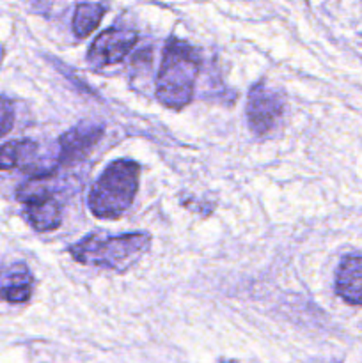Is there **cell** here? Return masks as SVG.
<instances>
[{
	"label": "cell",
	"mask_w": 362,
	"mask_h": 363,
	"mask_svg": "<svg viewBox=\"0 0 362 363\" xmlns=\"http://www.w3.org/2000/svg\"><path fill=\"white\" fill-rule=\"evenodd\" d=\"M199 67L201 55L194 46L181 39H169L156 77V99L167 108H185L194 98Z\"/></svg>",
	"instance_id": "1"
},
{
	"label": "cell",
	"mask_w": 362,
	"mask_h": 363,
	"mask_svg": "<svg viewBox=\"0 0 362 363\" xmlns=\"http://www.w3.org/2000/svg\"><path fill=\"white\" fill-rule=\"evenodd\" d=\"M151 238L144 233L119 234V236H91L82 238L67 248L71 257L84 266H96L114 272H124L149 250Z\"/></svg>",
	"instance_id": "2"
},
{
	"label": "cell",
	"mask_w": 362,
	"mask_h": 363,
	"mask_svg": "<svg viewBox=\"0 0 362 363\" xmlns=\"http://www.w3.org/2000/svg\"><path fill=\"white\" fill-rule=\"evenodd\" d=\"M141 167L133 160H116L92 184L87 206L96 218H117L133 204Z\"/></svg>",
	"instance_id": "3"
},
{
	"label": "cell",
	"mask_w": 362,
	"mask_h": 363,
	"mask_svg": "<svg viewBox=\"0 0 362 363\" xmlns=\"http://www.w3.org/2000/svg\"><path fill=\"white\" fill-rule=\"evenodd\" d=\"M284 112V99L280 92L265 84H256L248 92L247 119L248 126L259 137L268 135L277 128Z\"/></svg>",
	"instance_id": "4"
},
{
	"label": "cell",
	"mask_w": 362,
	"mask_h": 363,
	"mask_svg": "<svg viewBox=\"0 0 362 363\" xmlns=\"http://www.w3.org/2000/svg\"><path fill=\"white\" fill-rule=\"evenodd\" d=\"M137 39L138 34L130 28H106L92 41L87 52L89 64L96 69L119 64L133 50Z\"/></svg>",
	"instance_id": "5"
},
{
	"label": "cell",
	"mask_w": 362,
	"mask_h": 363,
	"mask_svg": "<svg viewBox=\"0 0 362 363\" xmlns=\"http://www.w3.org/2000/svg\"><path fill=\"white\" fill-rule=\"evenodd\" d=\"M102 137L103 126L94 123L78 124L73 130L60 135L57 165H75V163L82 162Z\"/></svg>",
	"instance_id": "6"
},
{
	"label": "cell",
	"mask_w": 362,
	"mask_h": 363,
	"mask_svg": "<svg viewBox=\"0 0 362 363\" xmlns=\"http://www.w3.org/2000/svg\"><path fill=\"white\" fill-rule=\"evenodd\" d=\"M336 293L348 305L362 307V255H348L336 273Z\"/></svg>",
	"instance_id": "7"
},
{
	"label": "cell",
	"mask_w": 362,
	"mask_h": 363,
	"mask_svg": "<svg viewBox=\"0 0 362 363\" xmlns=\"http://www.w3.org/2000/svg\"><path fill=\"white\" fill-rule=\"evenodd\" d=\"M25 218L38 233L55 230L62 222L60 206L53 197L25 204Z\"/></svg>",
	"instance_id": "8"
},
{
	"label": "cell",
	"mask_w": 362,
	"mask_h": 363,
	"mask_svg": "<svg viewBox=\"0 0 362 363\" xmlns=\"http://www.w3.org/2000/svg\"><path fill=\"white\" fill-rule=\"evenodd\" d=\"M38 144L34 140H13L0 145V170L21 169L25 170L28 165L38 160Z\"/></svg>",
	"instance_id": "9"
},
{
	"label": "cell",
	"mask_w": 362,
	"mask_h": 363,
	"mask_svg": "<svg viewBox=\"0 0 362 363\" xmlns=\"http://www.w3.org/2000/svg\"><path fill=\"white\" fill-rule=\"evenodd\" d=\"M32 289H34V280L27 268L14 269L0 289V298L9 303H25L32 296Z\"/></svg>",
	"instance_id": "10"
},
{
	"label": "cell",
	"mask_w": 362,
	"mask_h": 363,
	"mask_svg": "<svg viewBox=\"0 0 362 363\" xmlns=\"http://www.w3.org/2000/svg\"><path fill=\"white\" fill-rule=\"evenodd\" d=\"M103 14H105V6L102 4H78L73 14V23H71L73 34L78 39L87 38L98 28Z\"/></svg>",
	"instance_id": "11"
},
{
	"label": "cell",
	"mask_w": 362,
	"mask_h": 363,
	"mask_svg": "<svg viewBox=\"0 0 362 363\" xmlns=\"http://www.w3.org/2000/svg\"><path fill=\"white\" fill-rule=\"evenodd\" d=\"M50 197H53L50 177H46V179H31L16 190V199L21 204H31V202H38Z\"/></svg>",
	"instance_id": "12"
},
{
	"label": "cell",
	"mask_w": 362,
	"mask_h": 363,
	"mask_svg": "<svg viewBox=\"0 0 362 363\" xmlns=\"http://www.w3.org/2000/svg\"><path fill=\"white\" fill-rule=\"evenodd\" d=\"M14 124V105L11 99L0 96V138L11 131Z\"/></svg>",
	"instance_id": "13"
}]
</instances>
